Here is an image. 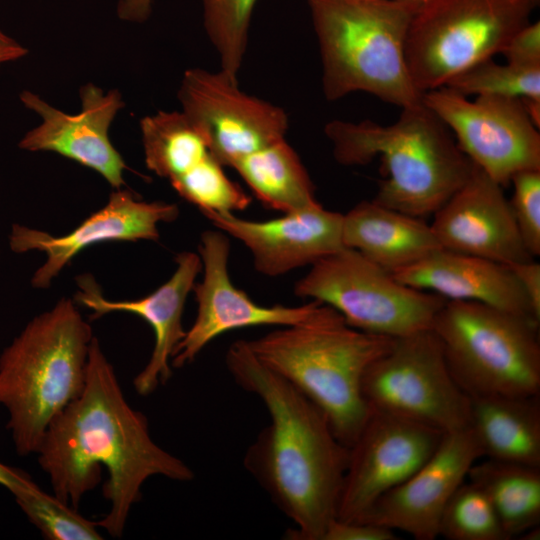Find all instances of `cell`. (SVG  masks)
I'll return each mask as SVG.
<instances>
[{
	"label": "cell",
	"instance_id": "obj_1",
	"mask_svg": "<svg viewBox=\"0 0 540 540\" xmlns=\"http://www.w3.org/2000/svg\"><path fill=\"white\" fill-rule=\"evenodd\" d=\"M53 494L74 509L108 473L104 497L109 512L99 527L110 536L123 535L128 515L153 476L187 482L193 470L153 440L147 417L132 408L112 364L94 336L89 348L86 382L81 394L50 423L37 451Z\"/></svg>",
	"mask_w": 540,
	"mask_h": 540
},
{
	"label": "cell",
	"instance_id": "obj_2",
	"mask_svg": "<svg viewBox=\"0 0 540 540\" xmlns=\"http://www.w3.org/2000/svg\"><path fill=\"white\" fill-rule=\"evenodd\" d=\"M225 361L235 382L262 401L270 418L248 447L244 467L295 524L286 539L323 540L337 518L349 448L320 408L263 364L246 340L234 342Z\"/></svg>",
	"mask_w": 540,
	"mask_h": 540
},
{
	"label": "cell",
	"instance_id": "obj_3",
	"mask_svg": "<svg viewBox=\"0 0 540 540\" xmlns=\"http://www.w3.org/2000/svg\"><path fill=\"white\" fill-rule=\"evenodd\" d=\"M324 132L342 165H365L379 158L383 178L373 201L418 218L434 214L474 167L423 101L401 108L389 125L333 120Z\"/></svg>",
	"mask_w": 540,
	"mask_h": 540
},
{
	"label": "cell",
	"instance_id": "obj_4",
	"mask_svg": "<svg viewBox=\"0 0 540 540\" xmlns=\"http://www.w3.org/2000/svg\"><path fill=\"white\" fill-rule=\"evenodd\" d=\"M393 341L349 326L327 305L313 322L280 327L247 343L263 364L320 408L349 448L371 413L362 392L364 374Z\"/></svg>",
	"mask_w": 540,
	"mask_h": 540
},
{
	"label": "cell",
	"instance_id": "obj_5",
	"mask_svg": "<svg viewBox=\"0 0 540 540\" xmlns=\"http://www.w3.org/2000/svg\"><path fill=\"white\" fill-rule=\"evenodd\" d=\"M76 302L34 317L0 355V406L20 456L36 454L52 420L83 391L93 339Z\"/></svg>",
	"mask_w": 540,
	"mask_h": 540
},
{
	"label": "cell",
	"instance_id": "obj_6",
	"mask_svg": "<svg viewBox=\"0 0 540 540\" xmlns=\"http://www.w3.org/2000/svg\"><path fill=\"white\" fill-rule=\"evenodd\" d=\"M328 101L369 93L400 108L422 102L406 62L420 4L400 0H307Z\"/></svg>",
	"mask_w": 540,
	"mask_h": 540
},
{
	"label": "cell",
	"instance_id": "obj_7",
	"mask_svg": "<svg viewBox=\"0 0 540 540\" xmlns=\"http://www.w3.org/2000/svg\"><path fill=\"white\" fill-rule=\"evenodd\" d=\"M539 322L480 302L446 300L431 329L469 397L540 394Z\"/></svg>",
	"mask_w": 540,
	"mask_h": 540
},
{
	"label": "cell",
	"instance_id": "obj_8",
	"mask_svg": "<svg viewBox=\"0 0 540 540\" xmlns=\"http://www.w3.org/2000/svg\"><path fill=\"white\" fill-rule=\"evenodd\" d=\"M540 0H431L416 11L406 62L417 90L445 86L475 64L501 53L529 23Z\"/></svg>",
	"mask_w": 540,
	"mask_h": 540
},
{
	"label": "cell",
	"instance_id": "obj_9",
	"mask_svg": "<svg viewBox=\"0 0 540 540\" xmlns=\"http://www.w3.org/2000/svg\"><path fill=\"white\" fill-rule=\"evenodd\" d=\"M294 294L330 306L353 328L394 338L430 329L446 301L399 282L349 248L311 265L295 283Z\"/></svg>",
	"mask_w": 540,
	"mask_h": 540
},
{
	"label": "cell",
	"instance_id": "obj_10",
	"mask_svg": "<svg viewBox=\"0 0 540 540\" xmlns=\"http://www.w3.org/2000/svg\"><path fill=\"white\" fill-rule=\"evenodd\" d=\"M362 392L370 409L442 433L470 425V397L452 376L431 328L394 338L365 372Z\"/></svg>",
	"mask_w": 540,
	"mask_h": 540
},
{
	"label": "cell",
	"instance_id": "obj_11",
	"mask_svg": "<svg viewBox=\"0 0 540 540\" xmlns=\"http://www.w3.org/2000/svg\"><path fill=\"white\" fill-rule=\"evenodd\" d=\"M423 103L452 131L461 151L502 187L514 174L540 170L539 128L521 98L479 95L474 100L442 86Z\"/></svg>",
	"mask_w": 540,
	"mask_h": 540
},
{
	"label": "cell",
	"instance_id": "obj_12",
	"mask_svg": "<svg viewBox=\"0 0 540 540\" xmlns=\"http://www.w3.org/2000/svg\"><path fill=\"white\" fill-rule=\"evenodd\" d=\"M178 97L182 112L204 134L223 166L232 168L243 157L285 139V111L243 92L238 80L221 70H186Z\"/></svg>",
	"mask_w": 540,
	"mask_h": 540
},
{
	"label": "cell",
	"instance_id": "obj_13",
	"mask_svg": "<svg viewBox=\"0 0 540 540\" xmlns=\"http://www.w3.org/2000/svg\"><path fill=\"white\" fill-rule=\"evenodd\" d=\"M198 249L203 276L192 289L197 315L173 353L171 366L174 368L192 363L212 340L228 331L264 325L307 324L319 318L327 308L315 300L299 306H262L254 302L230 278V243L220 230L204 231Z\"/></svg>",
	"mask_w": 540,
	"mask_h": 540
},
{
	"label": "cell",
	"instance_id": "obj_14",
	"mask_svg": "<svg viewBox=\"0 0 540 540\" xmlns=\"http://www.w3.org/2000/svg\"><path fill=\"white\" fill-rule=\"evenodd\" d=\"M443 434L423 424L371 409L349 447L336 519L356 521L361 518L375 501L428 460Z\"/></svg>",
	"mask_w": 540,
	"mask_h": 540
},
{
	"label": "cell",
	"instance_id": "obj_15",
	"mask_svg": "<svg viewBox=\"0 0 540 540\" xmlns=\"http://www.w3.org/2000/svg\"><path fill=\"white\" fill-rule=\"evenodd\" d=\"M481 457L470 427L444 433L428 460L356 521L399 530L416 540H434L449 500Z\"/></svg>",
	"mask_w": 540,
	"mask_h": 540
},
{
	"label": "cell",
	"instance_id": "obj_16",
	"mask_svg": "<svg viewBox=\"0 0 540 540\" xmlns=\"http://www.w3.org/2000/svg\"><path fill=\"white\" fill-rule=\"evenodd\" d=\"M178 215L179 209L175 204L145 202L131 191L120 188L111 193L103 208L66 235L54 236L13 224L9 246L15 253L40 251L46 254L45 263L31 279L33 287L43 289L49 287L72 258L87 247L107 241L157 240L159 224L172 222Z\"/></svg>",
	"mask_w": 540,
	"mask_h": 540
},
{
	"label": "cell",
	"instance_id": "obj_17",
	"mask_svg": "<svg viewBox=\"0 0 540 540\" xmlns=\"http://www.w3.org/2000/svg\"><path fill=\"white\" fill-rule=\"evenodd\" d=\"M81 111L67 114L45 102L31 91H23L20 100L36 112L41 123L28 131L19 142L23 150L51 151L93 169L115 189L125 184L127 168L120 153L112 145L109 128L118 111L125 105L117 90L104 92L94 84L80 90Z\"/></svg>",
	"mask_w": 540,
	"mask_h": 540
},
{
	"label": "cell",
	"instance_id": "obj_18",
	"mask_svg": "<svg viewBox=\"0 0 540 540\" xmlns=\"http://www.w3.org/2000/svg\"><path fill=\"white\" fill-rule=\"evenodd\" d=\"M433 215L430 226L443 249L508 266L534 259L503 187L475 164L466 182Z\"/></svg>",
	"mask_w": 540,
	"mask_h": 540
},
{
	"label": "cell",
	"instance_id": "obj_19",
	"mask_svg": "<svg viewBox=\"0 0 540 540\" xmlns=\"http://www.w3.org/2000/svg\"><path fill=\"white\" fill-rule=\"evenodd\" d=\"M220 231L242 242L255 269L266 276L283 275L313 265L343 248V214L314 205L281 217L251 221L234 213H202Z\"/></svg>",
	"mask_w": 540,
	"mask_h": 540
},
{
	"label": "cell",
	"instance_id": "obj_20",
	"mask_svg": "<svg viewBox=\"0 0 540 540\" xmlns=\"http://www.w3.org/2000/svg\"><path fill=\"white\" fill-rule=\"evenodd\" d=\"M175 261L172 276L154 292L137 300H108L93 277L77 278L80 290L75 302L93 311L91 319L111 312H128L143 318L153 329L155 341L151 356L133 380L136 392L142 396L153 393L172 375L171 358L186 332L182 325L185 302L202 270L201 258L194 252H181Z\"/></svg>",
	"mask_w": 540,
	"mask_h": 540
},
{
	"label": "cell",
	"instance_id": "obj_21",
	"mask_svg": "<svg viewBox=\"0 0 540 540\" xmlns=\"http://www.w3.org/2000/svg\"><path fill=\"white\" fill-rule=\"evenodd\" d=\"M392 275L446 300L480 302L540 321L510 267L499 262L440 248Z\"/></svg>",
	"mask_w": 540,
	"mask_h": 540
},
{
	"label": "cell",
	"instance_id": "obj_22",
	"mask_svg": "<svg viewBox=\"0 0 540 540\" xmlns=\"http://www.w3.org/2000/svg\"><path fill=\"white\" fill-rule=\"evenodd\" d=\"M342 241L390 273L442 248L421 218L362 201L343 214Z\"/></svg>",
	"mask_w": 540,
	"mask_h": 540
},
{
	"label": "cell",
	"instance_id": "obj_23",
	"mask_svg": "<svg viewBox=\"0 0 540 540\" xmlns=\"http://www.w3.org/2000/svg\"><path fill=\"white\" fill-rule=\"evenodd\" d=\"M483 456L540 467L539 395L470 397V425Z\"/></svg>",
	"mask_w": 540,
	"mask_h": 540
},
{
	"label": "cell",
	"instance_id": "obj_24",
	"mask_svg": "<svg viewBox=\"0 0 540 540\" xmlns=\"http://www.w3.org/2000/svg\"><path fill=\"white\" fill-rule=\"evenodd\" d=\"M232 168L269 209L287 213L318 203L310 176L286 139L243 157Z\"/></svg>",
	"mask_w": 540,
	"mask_h": 540
},
{
	"label": "cell",
	"instance_id": "obj_25",
	"mask_svg": "<svg viewBox=\"0 0 540 540\" xmlns=\"http://www.w3.org/2000/svg\"><path fill=\"white\" fill-rule=\"evenodd\" d=\"M467 479L487 495L509 539L539 526L540 467L487 458L471 466Z\"/></svg>",
	"mask_w": 540,
	"mask_h": 540
},
{
	"label": "cell",
	"instance_id": "obj_26",
	"mask_svg": "<svg viewBox=\"0 0 540 540\" xmlns=\"http://www.w3.org/2000/svg\"><path fill=\"white\" fill-rule=\"evenodd\" d=\"M140 128L146 166L171 185L215 157L204 134L182 111L146 116Z\"/></svg>",
	"mask_w": 540,
	"mask_h": 540
},
{
	"label": "cell",
	"instance_id": "obj_27",
	"mask_svg": "<svg viewBox=\"0 0 540 540\" xmlns=\"http://www.w3.org/2000/svg\"><path fill=\"white\" fill-rule=\"evenodd\" d=\"M257 0H201L203 25L215 48L220 70L238 80Z\"/></svg>",
	"mask_w": 540,
	"mask_h": 540
},
{
	"label": "cell",
	"instance_id": "obj_28",
	"mask_svg": "<svg viewBox=\"0 0 540 540\" xmlns=\"http://www.w3.org/2000/svg\"><path fill=\"white\" fill-rule=\"evenodd\" d=\"M439 536L448 540H508L497 513L484 491L463 482L449 500Z\"/></svg>",
	"mask_w": 540,
	"mask_h": 540
},
{
	"label": "cell",
	"instance_id": "obj_29",
	"mask_svg": "<svg viewBox=\"0 0 540 540\" xmlns=\"http://www.w3.org/2000/svg\"><path fill=\"white\" fill-rule=\"evenodd\" d=\"M27 519L47 540H100L98 524L76 509L48 494L37 484L13 493Z\"/></svg>",
	"mask_w": 540,
	"mask_h": 540
},
{
	"label": "cell",
	"instance_id": "obj_30",
	"mask_svg": "<svg viewBox=\"0 0 540 540\" xmlns=\"http://www.w3.org/2000/svg\"><path fill=\"white\" fill-rule=\"evenodd\" d=\"M445 86L468 97L497 95L540 100V67L484 60L453 77Z\"/></svg>",
	"mask_w": 540,
	"mask_h": 540
},
{
	"label": "cell",
	"instance_id": "obj_31",
	"mask_svg": "<svg viewBox=\"0 0 540 540\" xmlns=\"http://www.w3.org/2000/svg\"><path fill=\"white\" fill-rule=\"evenodd\" d=\"M509 200L522 241L532 257L540 255V170H524L511 178Z\"/></svg>",
	"mask_w": 540,
	"mask_h": 540
},
{
	"label": "cell",
	"instance_id": "obj_32",
	"mask_svg": "<svg viewBox=\"0 0 540 540\" xmlns=\"http://www.w3.org/2000/svg\"><path fill=\"white\" fill-rule=\"evenodd\" d=\"M501 54L512 65L540 67V22H529L514 33Z\"/></svg>",
	"mask_w": 540,
	"mask_h": 540
},
{
	"label": "cell",
	"instance_id": "obj_33",
	"mask_svg": "<svg viewBox=\"0 0 540 540\" xmlns=\"http://www.w3.org/2000/svg\"><path fill=\"white\" fill-rule=\"evenodd\" d=\"M396 531L385 526L335 519L327 528L323 540H395Z\"/></svg>",
	"mask_w": 540,
	"mask_h": 540
},
{
	"label": "cell",
	"instance_id": "obj_34",
	"mask_svg": "<svg viewBox=\"0 0 540 540\" xmlns=\"http://www.w3.org/2000/svg\"><path fill=\"white\" fill-rule=\"evenodd\" d=\"M534 316L540 320V264L535 259L509 265Z\"/></svg>",
	"mask_w": 540,
	"mask_h": 540
},
{
	"label": "cell",
	"instance_id": "obj_35",
	"mask_svg": "<svg viewBox=\"0 0 540 540\" xmlns=\"http://www.w3.org/2000/svg\"><path fill=\"white\" fill-rule=\"evenodd\" d=\"M0 485L13 494L16 491L31 488L36 483L26 472L0 462Z\"/></svg>",
	"mask_w": 540,
	"mask_h": 540
},
{
	"label": "cell",
	"instance_id": "obj_36",
	"mask_svg": "<svg viewBox=\"0 0 540 540\" xmlns=\"http://www.w3.org/2000/svg\"><path fill=\"white\" fill-rule=\"evenodd\" d=\"M152 0H120L117 7L119 18L130 22H143L151 13Z\"/></svg>",
	"mask_w": 540,
	"mask_h": 540
},
{
	"label": "cell",
	"instance_id": "obj_37",
	"mask_svg": "<svg viewBox=\"0 0 540 540\" xmlns=\"http://www.w3.org/2000/svg\"><path fill=\"white\" fill-rule=\"evenodd\" d=\"M27 53L24 46L0 30V66L19 60Z\"/></svg>",
	"mask_w": 540,
	"mask_h": 540
},
{
	"label": "cell",
	"instance_id": "obj_38",
	"mask_svg": "<svg viewBox=\"0 0 540 540\" xmlns=\"http://www.w3.org/2000/svg\"><path fill=\"white\" fill-rule=\"evenodd\" d=\"M525 110L533 123L539 128L540 124V100L531 98H521Z\"/></svg>",
	"mask_w": 540,
	"mask_h": 540
},
{
	"label": "cell",
	"instance_id": "obj_39",
	"mask_svg": "<svg viewBox=\"0 0 540 540\" xmlns=\"http://www.w3.org/2000/svg\"><path fill=\"white\" fill-rule=\"evenodd\" d=\"M400 1H409V2H414V3L422 5V4H425V3H427V2H429L431 0H400Z\"/></svg>",
	"mask_w": 540,
	"mask_h": 540
}]
</instances>
